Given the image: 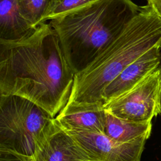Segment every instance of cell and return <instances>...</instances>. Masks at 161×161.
Returning <instances> with one entry per match:
<instances>
[{"label": "cell", "instance_id": "obj_8", "mask_svg": "<svg viewBox=\"0 0 161 161\" xmlns=\"http://www.w3.org/2000/svg\"><path fill=\"white\" fill-rule=\"evenodd\" d=\"M160 47L161 44H158L145 52L128 65L106 87L103 95L104 106L131 89L159 67L161 62Z\"/></svg>", "mask_w": 161, "mask_h": 161}, {"label": "cell", "instance_id": "obj_11", "mask_svg": "<svg viewBox=\"0 0 161 161\" xmlns=\"http://www.w3.org/2000/svg\"><path fill=\"white\" fill-rule=\"evenodd\" d=\"M151 130L152 122L130 121L115 117L106 111L104 134L116 142L126 143L145 136L149 137Z\"/></svg>", "mask_w": 161, "mask_h": 161}, {"label": "cell", "instance_id": "obj_14", "mask_svg": "<svg viewBox=\"0 0 161 161\" xmlns=\"http://www.w3.org/2000/svg\"><path fill=\"white\" fill-rule=\"evenodd\" d=\"M0 161H33L30 157L13 152L0 150Z\"/></svg>", "mask_w": 161, "mask_h": 161}, {"label": "cell", "instance_id": "obj_15", "mask_svg": "<svg viewBox=\"0 0 161 161\" xmlns=\"http://www.w3.org/2000/svg\"><path fill=\"white\" fill-rule=\"evenodd\" d=\"M155 13L161 18V0H147Z\"/></svg>", "mask_w": 161, "mask_h": 161}, {"label": "cell", "instance_id": "obj_2", "mask_svg": "<svg viewBox=\"0 0 161 161\" xmlns=\"http://www.w3.org/2000/svg\"><path fill=\"white\" fill-rule=\"evenodd\" d=\"M161 44V18L148 3L84 70L75 75L68 104L104 106L106 87L130 64Z\"/></svg>", "mask_w": 161, "mask_h": 161}, {"label": "cell", "instance_id": "obj_9", "mask_svg": "<svg viewBox=\"0 0 161 161\" xmlns=\"http://www.w3.org/2000/svg\"><path fill=\"white\" fill-rule=\"evenodd\" d=\"M55 119L67 132L104 134L106 111L102 106L67 103Z\"/></svg>", "mask_w": 161, "mask_h": 161}, {"label": "cell", "instance_id": "obj_1", "mask_svg": "<svg viewBox=\"0 0 161 161\" xmlns=\"http://www.w3.org/2000/svg\"><path fill=\"white\" fill-rule=\"evenodd\" d=\"M74 77L49 23L19 40H0V96L26 98L54 118L69 101Z\"/></svg>", "mask_w": 161, "mask_h": 161}, {"label": "cell", "instance_id": "obj_12", "mask_svg": "<svg viewBox=\"0 0 161 161\" xmlns=\"http://www.w3.org/2000/svg\"><path fill=\"white\" fill-rule=\"evenodd\" d=\"M52 0H18L20 13L25 20L36 28L43 23Z\"/></svg>", "mask_w": 161, "mask_h": 161}, {"label": "cell", "instance_id": "obj_10", "mask_svg": "<svg viewBox=\"0 0 161 161\" xmlns=\"http://www.w3.org/2000/svg\"><path fill=\"white\" fill-rule=\"evenodd\" d=\"M35 28L21 15L18 0H0V40H19Z\"/></svg>", "mask_w": 161, "mask_h": 161}, {"label": "cell", "instance_id": "obj_3", "mask_svg": "<svg viewBox=\"0 0 161 161\" xmlns=\"http://www.w3.org/2000/svg\"><path fill=\"white\" fill-rule=\"evenodd\" d=\"M140 7L131 0H98L50 21L75 75L114 40Z\"/></svg>", "mask_w": 161, "mask_h": 161}, {"label": "cell", "instance_id": "obj_6", "mask_svg": "<svg viewBox=\"0 0 161 161\" xmlns=\"http://www.w3.org/2000/svg\"><path fill=\"white\" fill-rule=\"evenodd\" d=\"M96 161H140L148 136L122 143L104 133L68 132Z\"/></svg>", "mask_w": 161, "mask_h": 161}, {"label": "cell", "instance_id": "obj_7", "mask_svg": "<svg viewBox=\"0 0 161 161\" xmlns=\"http://www.w3.org/2000/svg\"><path fill=\"white\" fill-rule=\"evenodd\" d=\"M33 161H96L55 118L36 144Z\"/></svg>", "mask_w": 161, "mask_h": 161}, {"label": "cell", "instance_id": "obj_5", "mask_svg": "<svg viewBox=\"0 0 161 161\" xmlns=\"http://www.w3.org/2000/svg\"><path fill=\"white\" fill-rule=\"evenodd\" d=\"M161 69L158 67L131 89L104 106L113 116L134 122H152L160 114Z\"/></svg>", "mask_w": 161, "mask_h": 161}, {"label": "cell", "instance_id": "obj_4", "mask_svg": "<svg viewBox=\"0 0 161 161\" xmlns=\"http://www.w3.org/2000/svg\"><path fill=\"white\" fill-rule=\"evenodd\" d=\"M53 118L26 98L0 96V150L32 158L36 143Z\"/></svg>", "mask_w": 161, "mask_h": 161}, {"label": "cell", "instance_id": "obj_13", "mask_svg": "<svg viewBox=\"0 0 161 161\" xmlns=\"http://www.w3.org/2000/svg\"><path fill=\"white\" fill-rule=\"evenodd\" d=\"M97 1L98 0H52L43 22L50 21Z\"/></svg>", "mask_w": 161, "mask_h": 161}, {"label": "cell", "instance_id": "obj_16", "mask_svg": "<svg viewBox=\"0 0 161 161\" xmlns=\"http://www.w3.org/2000/svg\"><path fill=\"white\" fill-rule=\"evenodd\" d=\"M159 67L161 69V62H160ZM160 114V116H161V86H160V114Z\"/></svg>", "mask_w": 161, "mask_h": 161}]
</instances>
